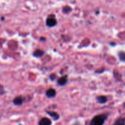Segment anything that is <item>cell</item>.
<instances>
[{
  "instance_id": "obj_14",
  "label": "cell",
  "mask_w": 125,
  "mask_h": 125,
  "mask_svg": "<svg viewBox=\"0 0 125 125\" xmlns=\"http://www.w3.org/2000/svg\"><path fill=\"white\" fill-rule=\"evenodd\" d=\"M0 92H3V88L1 85H0Z\"/></svg>"
},
{
  "instance_id": "obj_7",
  "label": "cell",
  "mask_w": 125,
  "mask_h": 125,
  "mask_svg": "<svg viewBox=\"0 0 125 125\" xmlns=\"http://www.w3.org/2000/svg\"><path fill=\"white\" fill-rule=\"evenodd\" d=\"M67 79L66 78V76L62 77L60 79H58L57 81V83H58V84L60 85H64L67 84Z\"/></svg>"
},
{
  "instance_id": "obj_1",
  "label": "cell",
  "mask_w": 125,
  "mask_h": 125,
  "mask_svg": "<svg viewBox=\"0 0 125 125\" xmlns=\"http://www.w3.org/2000/svg\"><path fill=\"white\" fill-rule=\"evenodd\" d=\"M106 119V115H96L92 120L90 125H103Z\"/></svg>"
},
{
  "instance_id": "obj_6",
  "label": "cell",
  "mask_w": 125,
  "mask_h": 125,
  "mask_svg": "<svg viewBox=\"0 0 125 125\" xmlns=\"http://www.w3.org/2000/svg\"><path fill=\"white\" fill-rule=\"evenodd\" d=\"M13 103H14V104L17 105V106H18V105H21L23 104V99L21 97H20V96H18V97H16L13 100Z\"/></svg>"
},
{
  "instance_id": "obj_2",
  "label": "cell",
  "mask_w": 125,
  "mask_h": 125,
  "mask_svg": "<svg viewBox=\"0 0 125 125\" xmlns=\"http://www.w3.org/2000/svg\"><path fill=\"white\" fill-rule=\"evenodd\" d=\"M51 122L49 118L44 117V118H42L40 121L39 122V125H51Z\"/></svg>"
},
{
  "instance_id": "obj_13",
  "label": "cell",
  "mask_w": 125,
  "mask_h": 125,
  "mask_svg": "<svg viewBox=\"0 0 125 125\" xmlns=\"http://www.w3.org/2000/svg\"><path fill=\"white\" fill-rule=\"evenodd\" d=\"M56 74H51V76H50V78H51V80H54V79L56 78Z\"/></svg>"
},
{
  "instance_id": "obj_3",
  "label": "cell",
  "mask_w": 125,
  "mask_h": 125,
  "mask_svg": "<svg viewBox=\"0 0 125 125\" xmlns=\"http://www.w3.org/2000/svg\"><path fill=\"white\" fill-rule=\"evenodd\" d=\"M56 23H57V21H56V20L54 18H48L47 20H46V25L49 27L54 26L56 24Z\"/></svg>"
},
{
  "instance_id": "obj_11",
  "label": "cell",
  "mask_w": 125,
  "mask_h": 125,
  "mask_svg": "<svg viewBox=\"0 0 125 125\" xmlns=\"http://www.w3.org/2000/svg\"><path fill=\"white\" fill-rule=\"evenodd\" d=\"M118 56H119L120 59L121 61L125 62V52H120Z\"/></svg>"
},
{
  "instance_id": "obj_4",
  "label": "cell",
  "mask_w": 125,
  "mask_h": 125,
  "mask_svg": "<svg viewBox=\"0 0 125 125\" xmlns=\"http://www.w3.org/2000/svg\"><path fill=\"white\" fill-rule=\"evenodd\" d=\"M46 113L49 115L50 116H51L52 118H53L54 120H57L59 118V115L56 112H53V111H46Z\"/></svg>"
},
{
  "instance_id": "obj_8",
  "label": "cell",
  "mask_w": 125,
  "mask_h": 125,
  "mask_svg": "<svg viewBox=\"0 0 125 125\" xmlns=\"http://www.w3.org/2000/svg\"><path fill=\"white\" fill-rule=\"evenodd\" d=\"M114 125H125V118H119L115 121Z\"/></svg>"
},
{
  "instance_id": "obj_12",
  "label": "cell",
  "mask_w": 125,
  "mask_h": 125,
  "mask_svg": "<svg viewBox=\"0 0 125 125\" xmlns=\"http://www.w3.org/2000/svg\"><path fill=\"white\" fill-rule=\"evenodd\" d=\"M71 10H72V9L68 7V6H66V7H63V11L65 13H69L70 12H71Z\"/></svg>"
},
{
  "instance_id": "obj_9",
  "label": "cell",
  "mask_w": 125,
  "mask_h": 125,
  "mask_svg": "<svg viewBox=\"0 0 125 125\" xmlns=\"http://www.w3.org/2000/svg\"><path fill=\"white\" fill-rule=\"evenodd\" d=\"M97 100L100 103L104 104L107 101V98L104 96H100L97 97Z\"/></svg>"
},
{
  "instance_id": "obj_5",
  "label": "cell",
  "mask_w": 125,
  "mask_h": 125,
  "mask_svg": "<svg viewBox=\"0 0 125 125\" xmlns=\"http://www.w3.org/2000/svg\"><path fill=\"white\" fill-rule=\"evenodd\" d=\"M46 95L48 98H53L56 96V92L54 89H50L46 91Z\"/></svg>"
},
{
  "instance_id": "obj_10",
  "label": "cell",
  "mask_w": 125,
  "mask_h": 125,
  "mask_svg": "<svg viewBox=\"0 0 125 125\" xmlns=\"http://www.w3.org/2000/svg\"><path fill=\"white\" fill-rule=\"evenodd\" d=\"M43 54L44 52L43 51H42L40 50H37L36 51H34V52L33 53V55H34V56H35L36 57H40L41 56H42L43 55Z\"/></svg>"
}]
</instances>
